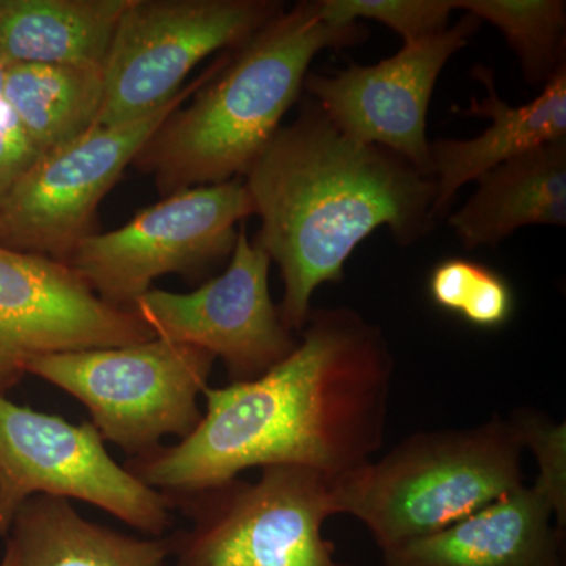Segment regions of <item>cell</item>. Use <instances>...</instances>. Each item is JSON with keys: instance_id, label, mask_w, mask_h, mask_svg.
Wrapping results in <instances>:
<instances>
[{"instance_id": "7", "label": "cell", "mask_w": 566, "mask_h": 566, "mask_svg": "<svg viewBox=\"0 0 566 566\" xmlns=\"http://www.w3.org/2000/svg\"><path fill=\"white\" fill-rule=\"evenodd\" d=\"M253 216L244 181L199 186L163 197L120 227L92 233L65 262L96 296L129 311L156 279L203 277L232 255L238 230Z\"/></svg>"}, {"instance_id": "2", "label": "cell", "mask_w": 566, "mask_h": 566, "mask_svg": "<svg viewBox=\"0 0 566 566\" xmlns=\"http://www.w3.org/2000/svg\"><path fill=\"white\" fill-rule=\"evenodd\" d=\"M244 186L262 221L255 243L277 264L282 322L300 334L312 296L344 281L365 238L387 227L411 248L433 232L436 182L397 153L345 136L311 96L256 156Z\"/></svg>"}, {"instance_id": "13", "label": "cell", "mask_w": 566, "mask_h": 566, "mask_svg": "<svg viewBox=\"0 0 566 566\" xmlns=\"http://www.w3.org/2000/svg\"><path fill=\"white\" fill-rule=\"evenodd\" d=\"M480 25L465 13L446 31L405 44L376 65L352 63L334 74L308 71L304 92L349 139L385 147L431 175L427 114L436 82Z\"/></svg>"}, {"instance_id": "22", "label": "cell", "mask_w": 566, "mask_h": 566, "mask_svg": "<svg viewBox=\"0 0 566 566\" xmlns=\"http://www.w3.org/2000/svg\"><path fill=\"white\" fill-rule=\"evenodd\" d=\"M319 13L334 24L371 20L398 33L405 44L449 28L455 0H318Z\"/></svg>"}, {"instance_id": "25", "label": "cell", "mask_w": 566, "mask_h": 566, "mask_svg": "<svg viewBox=\"0 0 566 566\" xmlns=\"http://www.w3.org/2000/svg\"><path fill=\"white\" fill-rule=\"evenodd\" d=\"M0 566H20L17 551H14V547L9 542H7L6 553H3L2 560H0Z\"/></svg>"}, {"instance_id": "4", "label": "cell", "mask_w": 566, "mask_h": 566, "mask_svg": "<svg viewBox=\"0 0 566 566\" xmlns=\"http://www.w3.org/2000/svg\"><path fill=\"white\" fill-rule=\"evenodd\" d=\"M523 452L515 424L499 415L463 430L420 431L334 479L335 513L360 521L385 553L523 486Z\"/></svg>"}, {"instance_id": "12", "label": "cell", "mask_w": 566, "mask_h": 566, "mask_svg": "<svg viewBox=\"0 0 566 566\" xmlns=\"http://www.w3.org/2000/svg\"><path fill=\"white\" fill-rule=\"evenodd\" d=\"M155 338L139 316L104 303L69 264L0 244V394L48 354Z\"/></svg>"}, {"instance_id": "3", "label": "cell", "mask_w": 566, "mask_h": 566, "mask_svg": "<svg viewBox=\"0 0 566 566\" xmlns=\"http://www.w3.org/2000/svg\"><path fill=\"white\" fill-rule=\"evenodd\" d=\"M363 22L334 24L318 0L283 9L223 55L221 69L153 134L133 166L163 197L244 177L300 102L311 63L368 40Z\"/></svg>"}, {"instance_id": "23", "label": "cell", "mask_w": 566, "mask_h": 566, "mask_svg": "<svg viewBox=\"0 0 566 566\" xmlns=\"http://www.w3.org/2000/svg\"><path fill=\"white\" fill-rule=\"evenodd\" d=\"M524 450H531L538 463L535 485L543 491L554 510L556 526L566 527V424L535 411L513 415Z\"/></svg>"}, {"instance_id": "1", "label": "cell", "mask_w": 566, "mask_h": 566, "mask_svg": "<svg viewBox=\"0 0 566 566\" xmlns=\"http://www.w3.org/2000/svg\"><path fill=\"white\" fill-rule=\"evenodd\" d=\"M282 363L252 381L203 390L188 438L125 468L169 499L222 485L252 468L294 465L338 479L385 444L395 360L378 324L352 307L312 308Z\"/></svg>"}, {"instance_id": "14", "label": "cell", "mask_w": 566, "mask_h": 566, "mask_svg": "<svg viewBox=\"0 0 566 566\" xmlns=\"http://www.w3.org/2000/svg\"><path fill=\"white\" fill-rule=\"evenodd\" d=\"M538 486L515 491L452 526L382 553V566H565V532Z\"/></svg>"}, {"instance_id": "9", "label": "cell", "mask_w": 566, "mask_h": 566, "mask_svg": "<svg viewBox=\"0 0 566 566\" xmlns=\"http://www.w3.org/2000/svg\"><path fill=\"white\" fill-rule=\"evenodd\" d=\"M283 9L279 0H132L104 62L96 126L123 125L158 111L200 62L237 50Z\"/></svg>"}, {"instance_id": "15", "label": "cell", "mask_w": 566, "mask_h": 566, "mask_svg": "<svg viewBox=\"0 0 566 566\" xmlns=\"http://www.w3.org/2000/svg\"><path fill=\"white\" fill-rule=\"evenodd\" d=\"M472 74L485 87V98L474 96L465 109L452 111L463 117L491 118V125L472 139L430 142L438 219L444 218L468 182L539 145L566 139V66L554 74L534 102L523 106H510L501 98L493 70L475 65Z\"/></svg>"}, {"instance_id": "5", "label": "cell", "mask_w": 566, "mask_h": 566, "mask_svg": "<svg viewBox=\"0 0 566 566\" xmlns=\"http://www.w3.org/2000/svg\"><path fill=\"white\" fill-rule=\"evenodd\" d=\"M170 502L191 521L170 535L174 566H353L323 535L333 479L311 469L270 465Z\"/></svg>"}, {"instance_id": "21", "label": "cell", "mask_w": 566, "mask_h": 566, "mask_svg": "<svg viewBox=\"0 0 566 566\" xmlns=\"http://www.w3.org/2000/svg\"><path fill=\"white\" fill-rule=\"evenodd\" d=\"M428 293L436 307L479 329H499L515 314L512 283L493 268L472 260L453 256L436 264Z\"/></svg>"}, {"instance_id": "18", "label": "cell", "mask_w": 566, "mask_h": 566, "mask_svg": "<svg viewBox=\"0 0 566 566\" xmlns=\"http://www.w3.org/2000/svg\"><path fill=\"white\" fill-rule=\"evenodd\" d=\"M132 0H0V61L104 66Z\"/></svg>"}, {"instance_id": "11", "label": "cell", "mask_w": 566, "mask_h": 566, "mask_svg": "<svg viewBox=\"0 0 566 566\" xmlns=\"http://www.w3.org/2000/svg\"><path fill=\"white\" fill-rule=\"evenodd\" d=\"M270 266V256L251 241L243 223L221 275L191 293L150 289L129 311L156 338L221 359L230 382L252 381L282 363L300 340L273 303Z\"/></svg>"}, {"instance_id": "16", "label": "cell", "mask_w": 566, "mask_h": 566, "mask_svg": "<svg viewBox=\"0 0 566 566\" xmlns=\"http://www.w3.org/2000/svg\"><path fill=\"white\" fill-rule=\"evenodd\" d=\"M465 251L493 248L528 226H566V139L499 164L449 219Z\"/></svg>"}, {"instance_id": "19", "label": "cell", "mask_w": 566, "mask_h": 566, "mask_svg": "<svg viewBox=\"0 0 566 566\" xmlns=\"http://www.w3.org/2000/svg\"><path fill=\"white\" fill-rule=\"evenodd\" d=\"M2 93L35 150L46 155L95 128L104 102V66L13 63L6 66Z\"/></svg>"}, {"instance_id": "6", "label": "cell", "mask_w": 566, "mask_h": 566, "mask_svg": "<svg viewBox=\"0 0 566 566\" xmlns=\"http://www.w3.org/2000/svg\"><path fill=\"white\" fill-rule=\"evenodd\" d=\"M216 357L196 346L150 338L140 344L48 354L28 365L36 376L76 398L104 442L128 458L163 446L167 436L185 439L203 411Z\"/></svg>"}, {"instance_id": "24", "label": "cell", "mask_w": 566, "mask_h": 566, "mask_svg": "<svg viewBox=\"0 0 566 566\" xmlns=\"http://www.w3.org/2000/svg\"><path fill=\"white\" fill-rule=\"evenodd\" d=\"M40 158L17 115L0 96V205Z\"/></svg>"}, {"instance_id": "17", "label": "cell", "mask_w": 566, "mask_h": 566, "mask_svg": "<svg viewBox=\"0 0 566 566\" xmlns=\"http://www.w3.org/2000/svg\"><path fill=\"white\" fill-rule=\"evenodd\" d=\"M7 542L20 566H166L172 558L170 536L134 538L48 495H35L18 510Z\"/></svg>"}, {"instance_id": "20", "label": "cell", "mask_w": 566, "mask_h": 566, "mask_svg": "<svg viewBox=\"0 0 566 566\" xmlns=\"http://www.w3.org/2000/svg\"><path fill=\"white\" fill-rule=\"evenodd\" d=\"M455 9L502 32L528 85L543 88L566 66L564 0H455Z\"/></svg>"}, {"instance_id": "10", "label": "cell", "mask_w": 566, "mask_h": 566, "mask_svg": "<svg viewBox=\"0 0 566 566\" xmlns=\"http://www.w3.org/2000/svg\"><path fill=\"white\" fill-rule=\"evenodd\" d=\"M223 59L139 120L95 126L41 155L0 205V244L65 262L93 232L96 211L153 134L221 69Z\"/></svg>"}, {"instance_id": "8", "label": "cell", "mask_w": 566, "mask_h": 566, "mask_svg": "<svg viewBox=\"0 0 566 566\" xmlns=\"http://www.w3.org/2000/svg\"><path fill=\"white\" fill-rule=\"evenodd\" d=\"M35 495L98 506L158 538L174 526V504L107 452L91 422L71 423L0 394V536Z\"/></svg>"}, {"instance_id": "26", "label": "cell", "mask_w": 566, "mask_h": 566, "mask_svg": "<svg viewBox=\"0 0 566 566\" xmlns=\"http://www.w3.org/2000/svg\"><path fill=\"white\" fill-rule=\"evenodd\" d=\"M6 63L0 61V96H2L3 74H6Z\"/></svg>"}]
</instances>
